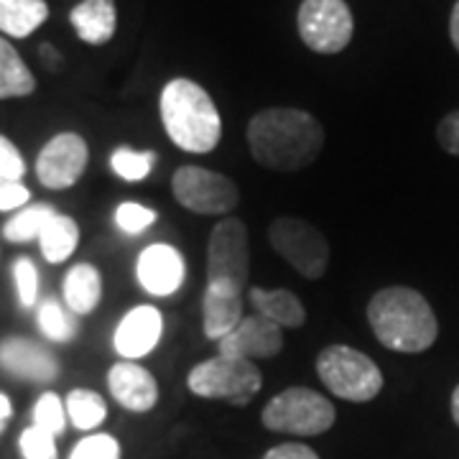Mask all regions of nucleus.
Returning <instances> with one entry per match:
<instances>
[{
  "label": "nucleus",
  "instance_id": "obj_5",
  "mask_svg": "<svg viewBox=\"0 0 459 459\" xmlns=\"http://www.w3.org/2000/svg\"><path fill=\"white\" fill-rule=\"evenodd\" d=\"M250 279V240L243 220L217 222L207 243V289L243 296Z\"/></svg>",
  "mask_w": 459,
  "mask_h": 459
},
{
  "label": "nucleus",
  "instance_id": "obj_24",
  "mask_svg": "<svg viewBox=\"0 0 459 459\" xmlns=\"http://www.w3.org/2000/svg\"><path fill=\"white\" fill-rule=\"evenodd\" d=\"M54 214H56L54 207L44 204V202L41 204H31V207H23V210H18L3 225V238L8 243H31V240H39Z\"/></svg>",
  "mask_w": 459,
  "mask_h": 459
},
{
  "label": "nucleus",
  "instance_id": "obj_40",
  "mask_svg": "<svg viewBox=\"0 0 459 459\" xmlns=\"http://www.w3.org/2000/svg\"><path fill=\"white\" fill-rule=\"evenodd\" d=\"M452 419H455V424L459 427V385L455 388V394H452Z\"/></svg>",
  "mask_w": 459,
  "mask_h": 459
},
{
  "label": "nucleus",
  "instance_id": "obj_36",
  "mask_svg": "<svg viewBox=\"0 0 459 459\" xmlns=\"http://www.w3.org/2000/svg\"><path fill=\"white\" fill-rule=\"evenodd\" d=\"M263 459H319V455L307 444H279L265 452Z\"/></svg>",
  "mask_w": 459,
  "mask_h": 459
},
{
  "label": "nucleus",
  "instance_id": "obj_6",
  "mask_svg": "<svg viewBox=\"0 0 459 459\" xmlns=\"http://www.w3.org/2000/svg\"><path fill=\"white\" fill-rule=\"evenodd\" d=\"M186 385L199 398H212V401H228L232 406H246L261 391L263 376L255 368V362L228 358V355H214L210 360L199 362L192 368V373L186 377Z\"/></svg>",
  "mask_w": 459,
  "mask_h": 459
},
{
  "label": "nucleus",
  "instance_id": "obj_1",
  "mask_svg": "<svg viewBox=\"0 0 459 459\" xmlns=\"http://www.w3.org/2000/svg\"><path fill=\"white\" fill-rule=\"evenodd\" d=\"M247 146L255 164L281 174L309 166L325 148V128L307 110L268 108L247 123Z\"/></svg>",
  "mask_w": 459,
  "mask_h": 459
},
{
  "label": "nucleus",
  "instance_id": "obj_34",
  "mask_svg": "<svg viewBox=\"0 0 459 459\" xmlns=\"http://www.w3.org/2000/svg\"><path fill=\"white\" fill-rule=\"evenodd\" d=\"M29 199H31V192L23 186V181L3 179L0 177V212L18 210V207L29 204Z\"/></svg>",
  "mask_w": 459,
  "mask_h": 459
},
{
  "label": "nucleus",
  "instance_id": "obj_31",
  "mask_svg": "<svg viewBox=\"0 0 459 459\" xmlns=\"http://www.w3.org/2000/svg\"><path fill=\"white\" fill-rule=\"evenodd\" d=\"M69 459H120V444L110 434H92L72 449Z\"/></svg>",
  "mask_w": 459,
  "mask_h": 459
},
{
  "label": "nucleus",
  "instance_id": "obj_37",
  "mask_svg": "<svg viewBox=\"0 0 459 459\" xmlns=\"http://www.w3.org/2000/svg\"><path fill=\"white\" fill-rule=\"evenodd\" d=\"M449 36H452L455 49L459 51V0L455 3V11H452V18H449Z\"/></svg>",
  "mask_w": 459,
  "mask_h": 459
},
{
  "label": "nucleus",
  "instance_id": "obj_8",
  "mask_svg": "<svg viewBox=\"0 0 459 459\" xmlns=\"http://www.w3.org/2000/svg\"><path fill=\"white\" fill-rule=\"evenodd\" d=\"M268 240L286 263L304 279L316 281L327 273L329 240L322 230L301 217H279L268 228Z\"/></svg>",
  "mask_w": 459,
  "mask_h": 459
},
{
  "label": "nucleus",
  "instance_id": "obj_10",
  "mask_svg": "<svg viewBox=\"0 0 459 459\" xmlns=\"http://www.w3.org/2000/svg\"><path fill=\"white\" fill-rule=\"evenodd\" d=\"M296 26L301 41L316 54H340L355 31L344 0H301Z\"/></svg>",
  "mask_w": 459,
  "mask_h": 459
},
{
  "label": "nucleus",
  "instance_id": "obj_27",
  "mask_svg": "<svg viewBox=\"0 0 459 459\" xmlns=\"http://www.w3.org/2000/svg\"><path fill=\"white\" fill-rule=\"evenodd\" d=\"M39 327L54 342H69L74 337V332H77L74 319L69 316V312L56 299H47L39 307Z\"/></svg>",
  "mask_w": 459,
  "mask_h": 459
},
{
  "label": "nucleus",
  "instance_id": "obj_15",
  "mask_svg": "<svg viewBox=\"0 0 459 459\" xmlns=\"http://www.w3.org/2000/svg\"><path fill=\"white\" fill-rule=\"evenodd\" d=\"M108 388L113 398L123 409L133 413H146L156 406L159 401V385L156 377L141 368L138 362H117L108 373Z\"/></svg>",
  "mask_w": 459,
  "mask_h": 459
},
{
  "label": "nucleus",
  "instance_id": "obj_12",
  "mask_svg": "<svg viewBox=\"0 0 459 459\" xmlns=\"http://www.w3.org/2000/svg\"><path fill=\"white\" fill-rule=\"evenodd\" d=\"M283 350V334L279 325L261 314L243 316V322L220 340V355L240 360H268Z\"/></svg>",
  "mask_w": 459,
  "mask_h": 459
},
{
  "label": "nucleus",
  "instance_id": "obj_26",
  "mask_svg": "<svg viewBox=\"0 0 459 459\" xmlns=\"http://www.w3.org/2000/svg\"><path fill=\"white\" fill-rule=\"evenodd\" d=\"M156 164V153L153 151H133L128 146L115 148L110 156L115 177L126 181H143L151 174V169Z\"/></svg>",
  "mask_w": 459,
  "mask_h": 459
},
{
  "label": "nucleus",
  "instance_id": "obj_38",
  "mask_svg": "<svg viewBox=\"0 0 459 459\" xmlns=\"http://www.w3.org/2000/svg\"><path fill=\"white\" fill-rule=\"evenodd\" d=\"M11 413H13V406H11V398L8 395L0 394V431L5 427V421L11 419Z\"/></svg>",
  "mask_w": 459,
  "mask_h": 459
},
{
  "label": "nucleus",
  "instance_id": "obj_19",
  "mask_svg": "<svg viewBox=\"0 0 459 459\" xmlns=\"http://www.w3.org/2000/svg\"><path fill=\"white\" fill-rule=\"evenodd\" d=\"M250 301L253 307L258 309L261 316L271 319L273 325L279 327L296 329L307 322V309L304 304L299 301V296L286 291V289H276V291H268V289H250Z\"/></svg>",
  "mask_w": 459,
  "mask_h": 459
},
{
  "label": "nucleus",
  "instance_id": "obj_11",
  "mask_svg": "<svg viewBox=\"0 0 459 459\" xmlns=\"http://www.w3.org/2000/svg\"><path fill=\"white\" fill-rule=\"evenodd\" d=\"M87 159L90 151L82 135L59 133L41 148L36 159V177L47 189H69L82 179Z\"/></svg>",
  "mask_w": 459,
  "mask_h": 459
},
{
  "label": "nucleus",
  "instance_id": "obj_13",
  "mask_svg": "<svg viewBox=\"0 0 459 459\" xmlns=\"http://www.w3.org/2000/svg\"><path fill=\"white\" fill-rule=\"evenodd\" d=\"M164 334V316L156 307L141 304L120 319L115 329V352L126 360H141L153 352V347L161 342Z\"/></svg>",
  "mask_w": 459,
  "mask_h": 459
},
{
  "label": "nucleus",
  "instance_id": "obj_3",
  "mask_svg": "<svg viewBox=\"0 0 459 459\" xmlns=\"http://www.w3.org/2000/svg\"><path fill=\"white\" fill-rule=\"evenodd\" d=\"M161 123L171 143L186 153H210L222 138V117L202 84L177 77L161 90Z\"/></svg>",
  "mask_w": 459,
  "mask_h": 459
},
{
  "label": "nucleus",
  "instance_id": "obj_2",
  "mask_svg": "<svg viewBox=\"0 0 459 459\" xmlns=\"http://www.w3.org/2000/svg\"><path fill=\"white\" fill-rule=\"evenodd\" d=\"M368 322L376 340L394 352H424L439 337L434 309L419 291L409 286L380 289L368 304Z\"/></svg>",
  "mask_w": 459,
  "mask_h": 459
},
{
  "label": "nucleus",
  "instance_id": "obj_25",
  "mask_svg": "<svg viewBox=\"0 0 459 459\" xmlns=\"http://www.w3.org/2000/svg\"><path fill=\"white\" fill-rule=\"evenodd\" d=\"M66 416L69 421L82 431H92L98 429L105 419H108V403L105 398L90 388H74L66 395Z\"/></svg>",
  "mask_w": 459,
  "mask_h": 459
},
{
  "label": "nucleus",
  "instance_id": "obj_7",
  "mask_svg": "<svg viewBox=\"0 0 459 459\" xmlns=\"http://www.w3.org/2000/svg\"><path fill=\"white\" fill-rule=\"evenodd\" d=\"M337 411L332 401L312 388H286L273 395L261 413L263 427L294 437H316L332 429Z\"/></svg>",
  "mask_w": 459,
  "mask_h": 459
},
{
  "label": "nucleus",
  "instance_id": "obj_4",
  "mask_svg": "<svg viewBox=\"0 0 459 459\" xmlns=\"http://www.w3.org/2000/svg\"><path fill=\"white\" fill-rule=\"evenodd\" d=\"M316 376L337 398L368 403L383 391V373L365 352L347 344H329L316 358Z\"/></svg>",
  "mask_w": 459,
  "mask_h": 459
},
{
  "label": "nucleus",
  "instance_id": "obj_14",
  "mask_svg": "<svg viewBox=\"0 0 459 459\" xmlns=\"http://www.w3.org/2000/svg\"><path fill=\"white\" fill-rule=\"evenodd\" d=\"M135 276L151 296H171L184 283L186 265L177 247L153 243L138 255Z\"/></svg>",
  "mask_w": 459,
  "mask_h": 459
},
{
  "label": "nucleus",
  "instance_id": "obj_16",
  "mask_svg": "<svg viewBox=\"0 0 459 459\" xmlns=\"http://www.w3.org/2000/svg\"><path fill=\"white\" fill-rule=\"evenodd\" d=\"M0 365L11 376L33 383H51L59 376V362L49 350L23 337H11L0 342Z\"/></svg>",
  "mask_w": 459,
  "mask_h": 459
},
{
  "label": "nucleus",
  "instance_id": "obj_30",
  "mask_svg": "<svg viewBox=\"0 0 459 459\" xmlns=\"http://www.w3.org/2000/svg\"><path fill=\"white\" fill-rule=\"evenodd\" d=\"M13 279H16V291L21 307L31 309L33 304L39 301V271L33 265L31 258H18L13 263Z\"/></svg>",
  "mask_w": 459,
  "mask_h": 459
},
{
  "label": "nucleus",
  "instance_id": "obj_9",
  "mask_svg": "<svg viewBox=\"0 0 459 459\" xmlns=\"http://www.w3.org/2000/svg\"><path fill=\"white\" fill-rule=\"evenodd\" d=\"M171 192L184 210L195 214H228L240 202L235 181L204 166H179L171 177Z\"/></svg>",
  "mask_w": 459,
  "mask_h": 459
},
{
  "label": "nucleus",
  "instance_id": "obj_21",
  "mask_svg": "<svg viewBox=\"0 0 459 459\" xmlns=\"http://www.w3.org/2000/svg\"><path fill=\"white\" fill-rule=\"evenodd\" d=\"M49 18L47 0H0V31L13 39L31 36Z\"/></svg>",
  "mask_w": 459,
  "mask_h": 459
},
{
  "label": "nucleus",
  "instance_id": "obj_20",
  "mask_svg": "<svg viewBox=\"0 0 459 459\" xmlns=\"http://www.w3.org/2000/svg\"><path fill=\"white\" fill-rule=\"evenodd\" d=\"M102 299V276L95 265L77 263L65 279V301L72 314H90Z\"/></svg>",
  "mask_w": 459,
  "mask_h": 459
},
{
  "label": "nucleus",
  "instance_id": "obj_33",
  "mask_svg": "<svg viewBox=\"0 0 459 459\" xmlns=\"http://www.w3.org/2000/svg\"><path fill=\"white\" fill-rule=\"evenodd\" d=\"M26 174V161L21 156L13 141H8L5 135H0V177L3 179L21 181Z\"/></svg>",
  "mask_w": 459,
  "mask_h": 459
},
{
  "label": "nucleus",
  "instance_id": "obj_18",
  "mask_svg": "<svg viewBox=\"0 0 459 459\" xmlns=\"http://www.w3.org/2000/svg\"><path fill=\"white\" fill-rule=\"evenodd\" d=\"M202 309H204V337L220 342L243 322V296L207 289L202 299Z\"/></svg>",
  "mask_w": 459,
  "mask_h": 459
},
{
  "label": "nucleus",
  "instance_id": "obj_28",
  "mask_svg": "<svg viewBox=\"0 0 459 459\" xmlns=\"http://www.w3.org/2000/svg\"><path fill=\"white\" fill-rule=\"evenodd\" d=\"M33 427L49 431L51 437H59L66 427V409L56 394H44L33 406Z\"/></svg>",
  "mask_w": 459,
  "mask_h": 459
},
{
  "label": "nucleus",
  "instance_id": "obj_23",
  "mask_svg": "<svg viewBox=\"0 0 459 459\" xmlns=\"http://www.w3.org/2000/svg\"><path fill=\"white\" fill-rule=\"evenodd\" d=\"M41 253L49 263H65L77 246H80V228L72 217L66 214H54L49 220V225L44 228L41 238H39Z\"/></svg>",
  "mask_w": 459,
  "mask_h": 459
},
{
  "label": "nucleus",
  "instance_id": "obj_35",
  "mask_svg": "<svg viewBox=\"0 0 459 459\" xmlns=\"http://www.w3.org/2000/svg\"><path fill=\"white\" fill-rule=\"evenodd\" d=\"M437 138H439V146H442L446 153L459 156V110L442 117V123H439V128H437Z\"/></svg>",
  "mask_w": 459,
  "mask_h": 459
},
{
  "label": "nucleus",
  "instance_id": "obj_39",
  "mask_svg": "<svg viewBox=\"0 0 459 459\" xmlns=\"http://www.w3.org/2000/svg\"><path fill=\"white\" fill-rule=\"evenodd\" d=\"M41 54L47 56V62H49V66H56V62H62V56H59L56 51L51 49L49 44H44V47H41Z\"/></svg>",
  "mask_w": 459,
  "mask_h": 459
},
{
  "label": "nucleus",
  "instance_id": "obj_29",
  "mask_svg": "<svg viewBox=\"0 0 459 459\" xmlns=\"http://www.w3.org/2000/svg\"><path fill=\"white\" fill-rule=\"evenodd\" d=\"M153 222H156V212L146 204H138V202H123L115 210V225L123 230L126 235H141Z\"/></svg>",
  "mask_w": 459,
  "mask_h": 459
},
{
  "label": "nucleus",
  "instance_id": "obj_32",
  "mask_svg": "<svg viewBox=\"0 0 459 459\" xmlns=\"http://www.w3.org/2000/svg\"><path fill=\"white\" fill-rule=\"evenodd\" d=\"M18 446H21V455L23 459H56V442L51 437L49 431L39 427H29L21 439H18Z\"/></svg>",
  "mask_w": 459,
  "mask_h": 459
},
{
  "label": "nucleus",
  "instance_id": "obj_22",
  "mask_svg": "<svg viewBox=\"0 0 459 459\" xmlns=\"http://www.w3.org/2000/svg\"><path fill=\"white\" fill-rule=\"evenodd\" d=\"M36 80L11 41L0 36V100L33 95Z\"/></svg>",
  "mask_w": 459,
  "mask_h": 459
},
{
  "label": "nucleus",
  "instance_id": "obj_17",
  "mask_svg": "<svg viewBox=\"0 0 459 459\" xmlns=\"http://www.w3.org/2000/svg\"><path fill=\"white\" fill-rule=\"evenodd\" d=\"M69 21L84 44H90V47L108 44L117 29L115 0H82L80 5L72 8Z\"/></svg>",
  "mask_w": 459,
  "mask_h": 459
}]
</instances>
